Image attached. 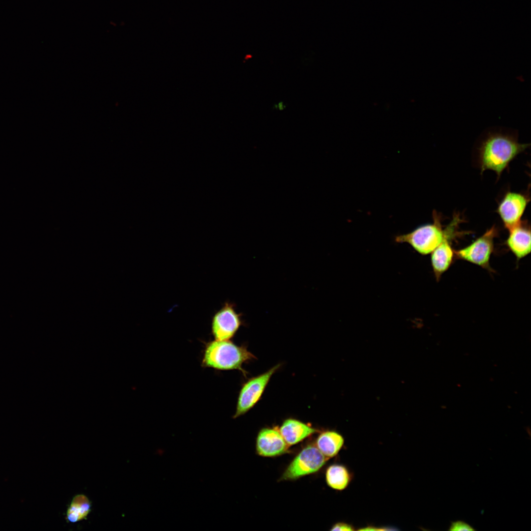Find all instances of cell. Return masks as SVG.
Instances as JSON below:
<instances>
[{"instance_id":"1","label":"cell","mask_w":531,"mask_h":531,"mask_svg":"<svg viewBox=\"0 0 531 531\" xmlns=\"http://www.w3.org/2000/svg\"><path fill=\"white\" fill-rule=\"evenodd\" d=\"M529 146L528 144L519 143L511 134L489 133L479 148L481 172L491 170L500 176L509 163Z\"/></svg>"},{"instance_id":"2","label":"cell","mask_w":531,"mask_h":531,"mask_svg":"<svg viewBox=\"0 0 531 531\" xmlns=\"http://www.w3.org/2000/svg\"><path fill=\"white\" fill-rule=\"evenodd\" d=\"M245 347L228 340H215L206 344L202 366L217 370L237 369L243 373L242 364L254 358Z\"/></svg>"},{"instance_id":"3","label":"cell","mask_w":531,"mask_h":531,"mask_svg":"<svg viewBox=\"0 0 531 531\" xmlns=\"http://www.w3.org/2000/svg\"><path fill=\"white\" fill-rule=\"evenodd\" d=\"M448 228L443 230L439 219L434 215V222L420 226L413 231L397 236L395 241L407 243L422 255L431 254L443 241Z\"/></svg>"},{"instance_id":"4","label":"cell","mask_w":531,"mask_h":531,"mask_svg":"<svg viewBox=\"0 0 531 531\" xmlns=\"http://www.w3.org/2000/svg\"><path fill=\"white\" fill-rule=\"evenodd\" d=\"M497 234V228L493 226L467 246L455 251V257L483 268L490 269L489 262L494 249V239Z\"/></svg>"},{"instance_id":"5","label":"cell","mask_w":531,"mask_h":531,"mask_svg":"<svg viewBox=\"0 0 531 531\" xmlns=\"http://www.w3.org/2000/svg\"><path fill=\"white\" fill-rule=\"evenodd\" d=\"M328 459L316 445H309L295 457L283 473L282 480H295L318 472Z\"/></svg>"},{"instance_id":"6","label":"cell","mask_w":531,"mask_h":531,"mask_svg":"<svg viewBox=\"0 0 531 531\" xmlns=\"http://www.w3.org/2000/svg\"><path fill=\"white\" fill-rule=\"evenodd\" d=\"M279 366L280 365H277L268 371L251 379L244 384L239 392L234 418L245 413L257 403L270 378Z\"/></svg>"},{"instance_id":"7","label":"cell","mask_w":531,"mask_h":531,"mask_svg":"<svg viewBox=\"0 0 531 531\" xmlns=\"http://www.w3.org/2000/svg\"><path fill=\"white\" fill-rule=\"evenodd\" d=\"M240 324L239 315L231 304L226 303L212 318L211 331L215 340H229L234 336Z\"/></svg>"},{"instance_id":"8","label":"cell","mask_w":531,"mask_h":531,"mask_svg":"<svg viewBox=\"0 0 531 531\" xmlns=\"http://www.w3.org/2000/svg\"><path fill=\"white\" fill-rule=\"evenodd\" d=\"M527 198L516 192H507L500 202L497 212L508 231L521 223V218L528 204Z\"/></svg>"},{"instance_id":"9","label":"cell","mask_w":531,"mask_h":531,"mask_svg":"<svg viewBox=\"0 0 531 531\" xmlns=\"http://www.w3.org/2000/svg\"><path fill=\"white\" fill-rule=\"evenodd\" d=\"M289 445L284 440L279 429L264 428L256 439V451L264 457H274L287 452Z\"/></svg>"},{"instance_id":"10","label":"cell","mask_w":531,"mask_h":531,"mask_svg":"<svg viewBox=\"0 0 531 531\" xmlns=\"http://www.w3.org/2000/svg\"><path fill=\"white\" fill-rule=\"evenodd\" d=\"M451 227L442 243L431 253V263L433 271L437 281L446 271L452 264L455 250L449 241Z\"/></svg>"},{"instance_id":"11","label":"cell","mask_w":531,"mask_h":531,"mask_svg":"<svg viewBox=\"0 0 531 531\" xmlns=\"http://www.w3.org/2000/svg\"><path fill=\"white\" fill-rule=\"evenodd\" d=\"M506 241L507 247L520 260L531 252V231L527 224L521 223L509 231Z\"/></svg>"},{"instance_id":"12","label":"cell","mask_w":531,"mask_h":531,"mask_svg":"<svg viewBox=\"0 0 531 531\" xmlns=\"http://www.w3.org/2000/svg\"><path fill=\"white\" fill-rule=\"evenodd\" d=\"M279 430L289 446L296 444L318 432L316 429L293 418L285 420Z\"/></svg>"},{"instance_id":"13","label":"cell","mask_w":531,"mask_h":531,"mask_svg":"<svg viewBox=\"0 0 531 531\" xmlns=\"http://www.w3.org/2000/svg\"><path fill=\"white\" fill-rule=\"evenodd\" d=\"M344 442L343 437L334 431L322 433L316 440V446L327 458L336 456L342 448Z\"/></svg>"},{"instance_id":"14","label":"cell","mask_w":531,"mask_h":531,"mask_svg":"<svg viewBox=\"0 0 531 531\" xmlns=\"http://www.w3.org/2000/svg\"><path fill=\"white\" fill-rule=\"evenodd\" d=\"M91 503L84 494L75 495L67 507L66 519L71 523H76L86 519L91 511Z\"/></svg>"},{"instance_id":"15","label":"cell","mask_w":531,"mask_h":531,"mask_svg":"<svg viewBox=\"0 0 531 531\" xmlns=\"http://www.w3.org/2000/svg\"><path fill=\"white\" fill-rule=\"evenodd\" d=\"M325 478L326 483L330 487L336 490H343L350 484L352 475L344 465L333 464L327 469Z\"/></svg>"},{"instance_id":"16","label":"cell","mask_w":531,"mask_h":531,"mask_svg":"<svg viewBox=\"0 0 531 531\" xmlns=\"http://www.w3.org/2000/svg\"><path fill=\"white\" fill-rule=\"evenodd\" d=\"M448 530L451 531H473L475 530L467 523L463 521L458 520L456 521L451 522L450 525Z\"/></svg>"},{"instance_id":"17","label":"cell","mask_w":531,"mask_h":531,"mask_svg":"<svg viewBox=\"0 0 531 531\" xmlns=\"http://www.w3.org/2000/svg\"><path fill=\"white\" fill-rule=\"evenodd\" d=\"M331 531H352L354 530V527L348 523L339 522L334 524L330 529Z\"/></svg>"},{"instance_id":"18","label":"cell","mask_w":531,"mask_h":531,"mask_svg":"<svg viewBox=\"0 0 531 531\" xmlns=\"http://www.w3.org/2000/svg\"><path fill=\"white\" fill-rule=\"evenodd\" d=\"M387 527H377L375 526H368L364 528L359 529V531H385V530H392Z\"/></svg>"},{"instance_id":"19","label":"cell","mask_w":531,"mask_h":531,"mask_svg":"<svg viewBox=\"0 0 531 531\" xmlns=\"http://www.w3.org/2000/svg\"><path fill=\"white\" fill-rule=\"evenodd\" d=\"M276 109L278 108L280 110H283L286 107V106L284 104L283 102H279L277 105L275 106Z\"/></svg>"}]
</instances>
